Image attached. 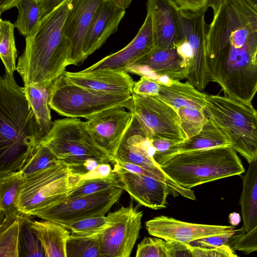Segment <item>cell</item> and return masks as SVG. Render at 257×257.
Wrapping results in <instances>:
<instances>
[{
  "label": "cell",
  "instance_id": "cell-1",
  "mask_svg": "<svg viewBox=\"0 0 257 257\" xmlns=\"http://www.w3.org/2000/svg\"><path fill=\"white\" fill-rule=\"evenodd\" d=\"M211 81L225 95L251 103L257 92V12L245 0H225L206 35Z\"/></svg>",
  "mask_w": 257,
  "mask_h": 257
},
{
  "label": "cell",
  "instance_id": "cell-2",
  "mask_svg": "<svg viewBox=\"0 0 257 257\" xmlns=\"http://www.w3.org/2000/svg\"><path fill=\"white\" fill-rule=\"evenodd\" d=\"M69 2L44 17L35 33L25 37L16 68L24 85L50 87L72 65L71 43L63 31Z\"/></svg>",
  "mask_w": 257,
  "mask_h": 257
},
{
  "label": "cell",
  "instance_id": "cell-3",
  "mask_svg": "<svg viewBox=\"0 0 257 257\" xmlns=\"http://www.w3.org/2000/svg\"><path fill=\"white\" fill-rule=\"evenodd\" d=\"M40 143L24 87L5 71L0 78V173L19 171Z\"/></svg>",
  "mask_w": 257,
  "mask_h": 257
},
{
  "label": "cell",
  "instance_id": "cell-4",
  "mask_svg": "<svg viewBox=\"0 0 257 257\" xmlns=\"http://www.w3.org/2000/svg\"><path fill=\"white\" fill-rule=\"evenodd\" d=\"M160 166L175 182L187 189L245 171L236 152L231 147L178 153Z\"/></svg>",
  "mask_w": 257,
  "mask_h": 257
},
{
  "label": "cell",
  "instance_id": "cell-5",
  "mask_svg": "<svg viewBox=\"0 0 257 257\" xmlns=\"http://www.w3.org/2000/svg\"><path fill=\"white\" fill-rule=\"evenodd\" d=\"M204 110L248 163L257 158V110L251 103L207 94Z\"/></svg>",
  "mask_w": 257,
  "mask_h": 257
},
{
  "label": "cell",
  "instance_id": "cell-6",
  "mask_svg": "<svg viewBox=\"0 0 257 257\" xmlns=\"http://www.w3.org/2000/svg\"><path fill=\"white\" fill-rule=\"evenodd\" d=\"M79 183L78 177L61 161L25 177L16 207L29 216L67 199Z\"/></svg>",
  "mask_w": 257,
  "mask_h": 257
},
{
  "label": "cell",
  "instance_id": "cell-7",
  "mask_svg": "<svg viewBox=\"0 0 257 257\" xmlns=\"http://www.w3.org/2000/svg\"><path fill=\"white\" fill-rule=\"evenodd\" d=\"M49 104L61 116L88 119L114 107H124L131 111L133 101L132 94L96 91L71 83L63 74L50 88Z\"/></svg>",
  "mask_w": 257,
  "mask_h": 257
},
{
  "label": "cell",
  "instance_id": "cell-8",
  "mask_svg": "<svg viewBox=\"0 0 257 257\" xmlns=\"http://www.w3.org/2000/svg\"><path fill=\"white\" fill-rule=\"evenodd\" d=\"M41 143L71 169L89 159L115 162L95 143L85 121L79 118L55 120L50 132Z\"/></svg>",
  "mask_w": 257,
  "mask_h": 257
},
{
  "label": "cell",
  "instance_id": "cell-9",
  "mask_svg": "<svg viewBox=\"0 0 257 257\" xmlns=\"http://www.w3.org/2000/svg\"><path fill=\"white\" fill-rule=\"evenodd\" d=\"M204 9L198 12L179 10V30L175 48L185 59L192 60L188 81L199 91L211 81L207 62L206 35L208 25Z\"/></svg>",
  "mask_w": 257,
  "mask_h": 257
},
{
  "label": "cell",
  "instance_id": "cell-10",
  "mask_svg": "<svg viewBox=\"0 0 257 257\" xmlns=\"http://www.w3.org/2000/svg\"><path fill=\"white\" fill-rule=\"evenodd\" d=\"M143 212L130 204L109 213L99 233L101 257H130L142 227Z\"/></svg>",
  "mask_w": 257,
  "mask_h": 257
},
{
  "label": "cell",
  "instance_id": "cell-11",
  "mask_svg": "<svg viewBox=\"0 0 257 257\" xmlns=\"http://www.w3.org/2000/svg\"><path fill=\"white\" fill-rule=\"evenodd\" d=\"M123 190L113 188L99 193L67 199L34 215L65 225L81 219L104 216L116 203Z\"/></svg>",
  "mask_w": 257,
  "mask_h": 257
},
{
  "label": "cell",
  "instance_id": "cell-12",
  "mask_svg": "<svg viewBox=\"0 0 257 257\" xmlns=\"http://www.w3.org/2000/svg\"><path fill=\"white\" fill-rule=\"evenodd\" d=\"M132 94L131 111L148 137L155 136L177 142L186 140L178 114L172 107L153 96Z\"/></svg>",
  "mask_w": 257,
  "mask_h": 257
},
{
  "label": "cell",
  "instance_id": "cell-13",
  "mask_svg": "<svg viewBox=\"0 0 257 257\" xmlns=\"http://www.w3.org/2000/svg\"><path fill=\"white\" fill-rule=\"evenodd\" d=\"M125 109L112 108L85 121L95 143L114 159L117 147L134 117L132 111Z\"/></svg>",
  "mask_w": 257,
  "mask_h": 257
},
{
  "label": "cell",
  "instance_id": "cell-14",
  "mask_svg": "<svg viewBox=\"0 0 257 257\" xmlns=\"http://www.w3.org/2000/svg\"><path fill=\"white\" fill-rule=\"evenodd\" d=\"M145 226L147 231L152 236L185 243L235 229L232 225L192 223L164 215L147 221Z\"/></svg>",
  "mask_w": 257,
  "mask_h": 257
},
{
  "label": "cell",
  "instance_id": "cell-15",
  "mask_svg": "<svg viewBox=\"0 0 257 257\" xmlns=\"http://www.w3.org/2000/svg\"><path fill=\"white\" fill-rule=\"evenodd\" d=\"M190 69V65L174 48L154 49L124 70L156 80L160 76H166L173 80H181L187 78Z\"/></svg>",
  "mask_w": 257,
  "mask_h": 257
},
{
  "label": "cell",
  "instance_id": "cell-16",
  "mask_svg": "<svg viewBox=\"0 0 257 257\" xmlns=\"http://www.w3.org/2000/svg\"><path fill=\"white\" fill-rule=\"evenodd\" d=\"M154 50L151 16L148 12L145 21L134 39L119 51L103 58L82 70L85 72L106 69L123 70Z\"/></svg>",
  "mask_w": 257,
  "mask_h": 257
},
{
  "label": "cell",
  "instance_id": "cell-17",
  "mask_svg": "<svg viewBox=\"0 0 257 257\" xmlns=\"http://www.w3.org/2000/svg\"><path fill=\"white\" fill-rule=\"evenodd\" d=\"M116 165L120 187L133 199L153 209L166 207L167 197L171 190L167 183L148 176L127 171Z\"/></svg>",
  "mask_w": 257,
  "mask_h": 257
},
{
  "label": "cell",
  "instance_id": "cell-18",
  "mask_svg": "<svg viewBox=\"0 0 257 257\" xmlns=\"http://www.w3.org/2000/svg\"><path fill=\"white\" fill-rule=\"evenodd\" d=\"M105 0H71L63 31L72 47V65H78L87 58L83 51L85 34L97 9Z\"/></svg>",
  "mask_w": 257,
  "mask_h": 257
},
{
  "label": "cell",
  "instance_id": "cell-19",
  "mask_svg": "<svg viewBox=\"0 0 257 257\" xmlns=\"http://www.w3.org/2000/svg\"><path fill=\"white\" fill-rule=\"evenodd\" d=\"M64 76L76 85L115 94H132L135 84L131 75L121 69H106L89 72L65 71Z\"/></svg>",
  "mask_w": 257,
  "mask_h": 257
},
{
  "label": "cell",
  "instance_id": "cell-20",
  "mask_svg": "<svg viewBox=\"0 0 257 257\" xmlns=\"http://www.w3.org/2000/svg\"><path fill=\"white\" fill-rule=\"evenodd\" d=\"M147 12L152 21L154 49L175 48L179 10L173 0H147Z\"/></svg>",
  "mask_w": 257,
  "mask_h": 257
},
{
  "label": "cell",
  "instance_id": "cell-21",
  "mask_svg": "<svg viewBox=\"0 0 257 257\" xmlns=\"http://www.w3.org/2000/svg\"><path fill=\"white\" fill-rule=\"evenodd\" d=\"M125 14L110 0L104 1L97 9L85 36L83 51L86 58L99 49L118 29Z\"/></svg>",
  "mask_w": 257,
  "mask_h": 257
},
{
  "label": "cell",
  "instance_id": "cell-22",
  "mask_svg": "<svg viewBox=\"0 0 257 257\" xmlns=\"http://www.w3.org/2000/svg\"><path fill=\"white\" fill-rule=\"evenodd\" d=\"M158 95L154 97L176 110L180 107L204 110L207 94L198 90L188 81L173 80L167 84H160Z\"/></svg>",
  "mask_w": 257,
  "mask_h": 257
},
{
  "label": "cell",
  "instance_id": "cell-23",
  "mask_svg": "<svg viewBox=\"0 0 257 257\" xmlns=\"http://www.w3.org/2000/svg\"><path fill=\"white\" fill-rule=\"evenodd\" d=\"M30 225L38 237L45 257H66V246L70 231L57 222L30 219Z\"/></svg>",
  "mask_w": 257,
  "mask_h": 257
},
{
  "label": "cell",
  "instance_id": "cell-24",
  "mask_svg": "<svg viewBox=\"0 0 257 257\" xmlns=\"http://www.w3.org/2000/svg\"><path fill=\"white\" fill-rule=\"evenodd\" d=\"M242 176V189L239 199L244 233L257 226V158L248 163Z\"/></svg>",
  "mask_w": 257,
  "mask_h": 257
},
{
  "label": "cell",
  "instance_id": "cell-25",
  "mask_svg": "<svg viewBox=\"0 0 257 257\" xmlns=\"http://www.w3.org/2000/svg\"><path fill=\"white\" fill-rule=\"evenodd\" d=\"M50 87L38 85H24L27 99L34 114L41 143L50 132L51 120L49 96Z\"/></svg>",
  "mask_w": 257,
  "mask_h": 257
},
{
  "label": "cell",
  "instance_id": "cell-26",
  "mask_svg": "<svg viewBox=\"0 0 257 257\" xmlns=\"http://www.w3.org/2000/svg\"><path fill=\"white\" fill-rule=\"evenodd\" d=\"M24 179L21 171L0 173L1 222L8 221L20 214L16 202Z\"/></svg>",
  "mask_w": 257,
  "mask_h": 257
},
{
  "label": "cell",
  "instance_id": "cell-27",
  "mask_svg": "<svg viewBox=\"0 0 257 257\" xmlns=\"http://www.w3.org/2000/svg\"><path fill=\"white\" fill-rule=\"evenodd\" d=\"M220 147H231L230 141L215 122L208 118L197 135L179 143L178 153Z\"/></svg>",
  "mask_w": 257,
  "mask_h": 257
},
{
  "label": "cell",
  "instance_id": "cell-28",
  "mask_svg": "<svg viewBox=\"0 0 257 257\" xmlns=\"http://www.w3.org/2000/svg\"><path fill=\"white\" fill-rule=\"evenodd\" d=\"M18 10L15 27L25 37L35 33L42 20L41 8L36 0H21L17 7Z\"/></svg>",
  "mask_w": 257,
  "mask_h": 257
},
{
  "label": "cell",
  "instance_id": "cell-29",
  "mask_svg": "<svg viewBox=\"0 0 257 257\" xmlns=\"http://www.w3.org/2000/svg\"><path fill=\"white\" fill-rule=\"evenodd\" d=\"M14 24L0 20V57L5 71L13 74L16 71L18 56L14 36Z\"/></svg>",
  "mask_w": 257,
  "mask_h": 257
},
{
  "label": "cell",
  "instance_id": "cell-30",
  "mask_svg": "<svg viewBox=\"0 0 257 257\" xmlns=\"http://www.w3.org/2000/svg\"><path fill=\"white\" fill-rule=\"evenodd\" d=\"M99 233L89 235L71 233L66 243V257H101Z\"/></svg>",
  "mask_w": 257,
  "mask_h": 257
},
{
  "label": "cell",
  "instance_id": "cell-31",
  "mask_svg": "<svg viewBox=\"0 0 257 257\" xmlns=\"http://www.w3.org/2000/svg\"><path fill=\"white\" fill-rule=\"evenodd\" d=\"M21 213L8 222L1 225L0 256L18 257L20 256V234Z\"/></svg>",
  "mask_w": 257,
  "mask_h": 257
},
{
  "label": "cell",
  "instance_id": "cell-32",
  "mask_svg": "<svg viewBox=\"0 0 257 257\" xmlns=\"http://www.w3.org/2000/svg\"><path fill=\"white\" fill-rule=\"evenodd\" d=\"M59 161L46 145L40 143L34 148L19 171L25 178L50 167Z\"/></svg>",
  "mask_w": 257,
  "mask_h": 257
},
{
  "label": "cell",
  "instance_id": "cell-33",
  "mask_svg": "<svg viewBox=\"0 0 257 257\" xmlns=\"http://www.w3.org/2000/svg\"><path fill=\"white\" fill-rule=\"evenodd\" d=\"M29 215L21 213L20 249L24 256H45V252L37 234L32 228Z\"/></svg>",
  "mask_w": 257,
  "mask_h": 257
},
{
  "label": "cell",
  "instance_id": "cell-34",
  "mask_svg": "<svg viewBox=\"0 0 257 257\" xmlns=\"http://www.w3.org/2000/svg\"><path fill=\"white\" fill-rule=\"evenodd\" d=\"M115 161L133 163L160 175H166L154 159L137 151L121 140L115 152Z\"/></svg>",
  "mask_w": 257,
  "mask_h": 257
},
{
  "label": "cell",
  "instance_id": "cell-35",
  "mask_svg": "<svg viewBox=\"0 0 257 257\" xmlns=\"http://www.w3.org/2000/svg\"><path fill=\"white\" fill-rule=\"evenodd\" d=\"M180 127L186 139L197 135L208 117L204 110L188 107H180L177 110Z\"/></svg>",
  "mask_w": 257,
  "mask_h": 257
},
{
  "label": "cell",
  "instance_id": "cell-36",
  "mask_svg": "<svg viewBox=\"0 0 257 257\" xmlns=\"http://www.w3.org/2000/svg\"><path fill=\"white\" fill-rule=\"evenodd\" d=\"M117 167V166H116ZM116 173L108 177L85 180L80 181L78 186L69 194L67 199H72L100 192L115 187H120Z\"/></svg>",
  "mask_w": 257,
  "mask_h": 257
},
{
  "label": "cell",
  "instance_id": "cell-37",
  "mask_svg": "<svg viewBox=\"0 0 257 257\" xmlns=\"http://www.w3.org/2000/svg\"><path fill=\"white\" fill-rule=\"evenodd\" d=\"M108 221L107 216L104 215L81 219L64 226L69 229L71 234L89 235L102 231L107 227Z\"/></svg>",
  "mask_w": 257,
  "mask_h": 257
},
{
  "label": "cell",
  "instance_id": "cell-38",
  "mask_svg": "<svg viewBox=\"0 0 257 257\" xmlns=\"http://www.w3.org/2000/svg\"><path fill=\"white\" fill-rule=\"evenodd\" d=\"M166 240L156 236L145 237L138 244L136 257H167Z\"/></svg>",
  "mask_w": 257,
  "mask_h": 257
},
{
  "label": "cell",
  "instance_id": "cell-39",
  "mask_svg": "<svg viewBox=\"0 0 257 257\" xmlns=\"http://www.w3.org/2000/svg\"><path fill=\"white\" fill-rule=\"evenodd\" d=\"M151 138L156 149L154 160L159 165L178 153V145L180 142L155 136H152Z\"/></svg>",
  "mask_w": 257,
  "mask_h": 257
},
{
  "label": "cell",
  "instance_id": "cell-40",
  "mask_svg": "<svg viewBox=\"0 0 257 257\" xmlns=\"http://www.w3.org/2000/svg\"><path fill=\"white\" fill-rule=\"evenodd\" d=\"M240 233H244L242 228L238 229H234L227 232L198 239L191 241L189 244L192 246L201 247L230 246V242L236 237V235Z\"/></svg>",
  "mask_w": 257,
  "mask_h": 257
},
{
  "label": "cell",
  "instance_id": "cell-41",
  "mask_svg": "<svg viewBox=\"0 0 257 257\" xmlns=\"http://www.w3.org/2000/svg\"><path fill=\"white\" fill-rule=\"evenodd\" d=\"M230 247L234 251L246 254L257 251V226L249 232L237 234L231 242Z\"/></svg>",
  "mask_w": 257,
  "mask_h": 257
},
{
  "label": "cell",
  "instance_id": "cell-42",
  "mask_svg": "<svg viewBox=\"0 0 257 257\" xmlns=\"http://www.w3.org/2000/svg\"><path fill=\"white\" fill-rule=\"evenodd\" d=\"M189 244V243H188ZM193 257H234L237 255L230 246L201 247L189 244Z\"/></svg>",
  "mask_w": 257,
  "mask_h": 257
},
{
  "label": "cell",
  "instance_id": "cell-43",
  "mask_svg": "<svg viewBox=\"0 0 257 257\" xmlns=\"http://www.w3.org/2000/svg\"><path fill=\"white\" fill-rule=\"evenodd\" d=\"M160 89V84L156 79L142 76L139 81L135 82L133 93L155 97L158 95Z\"/></svg>",
  "mask_w": 257,
  "mask_h": 257
},
{
  "label": "cell",
  "instance_id": "cell-44",
  "mask_svg": "<svg viewBox=\"0 0 257 257\" xmlns=\"http://www.w3.org/2000/svg\"><path fill=\"white\" fill-rule=\"evenodd\" d=\"M167 257H193L189 244L173 240H166Z\"/></svg>",
  "mask_w": 257,
  "mask_h": 257
},
{
  "label": "cell",
  "instance_id": "cell-45",
  "mask_svg": "<svg viewBox=\"0 0 257 257\" xmlns=\"http://www.w3.org/2000/svg\"><path fill=\"white\" fill-rule=\"evenodd\" d=\"M206 0H173L181 11L198 12L204 9ZM205 10V9H204Z\"/></svg>",
  "mask_w": 257,
  "mask_h": 257
},
{
  "label": "cell",
  "instance_id": "cell-46",
  "mask_svg": "<svg viewBox=\"0 0 257 257\" xmlns=\"http://www.w3.org/2000/svg\"><path fill=\"white\" fill-rule=\"evenodd\" d=\"M70 1L71 0H43L39 3L41 11L42 19L55 8Z\"/></svg>",
  "mask_w": 257,
  "mask_h": 257
},
{
  "label": "cell",
  "instance_id": "cell-47",
  "mask_svg": "<svg viewBox=\"0 0 257 257\" xmlns=\"http://www.w3.org/2000/svg\"><path fill=\"white\" fill-rule=\"evenodd\" d=\"M225 0H206L204 9L206 12L209 8H211L213 12V16L218 12Z\"/></svg>",
  "mask_w": 257,
  "mask_h": 257
},
{
  "label": "cell",
  "instance_id": "cell-48",
  "mask_svg": "<svg viewBox=\"0 0 257 257\" xmlns=\"http://www.w3.org/2000/svg\"><path fill=\"white\" fill-rule=\"evenodd\" d=\"M21 0H0V14L12 8L17 7Z\"/></svg>",
  "mask_w": 257,
  "mask_h": 257
},
{
  "label": "cell",
  "instance_id": "cell-49",
  "mask_svg": "<svg viewBox=\"0 0 257 257\" xmlns=\"http://www.w3.org/2000/svg\"><path fill=\"white\" fill-rule=\"evenodd\" d=\"M228 219L230 224L233 226L238 225L241 221L240 216L237 212L231 213L229 215Z\"/></svg>",
  "mask_w": 257,
  "mask_h": 257
},
{
  "label": "cell",
  "instance_id": "cell-50",
  "mask_svg": "<svg viewBox=\"0 0 257 257\" xmlns=\"http://www.w3.org/2000/svg\"><path fill=\"white\" fill-rule=\"evenodd\" d=\"M118 7L126 9L133 0H110Z\"/></svg>",
  "mask_w": 257,
  "mask_h": 257
},
{
  "label": "cell",
  "instance_id": "cell-51",
  "mask_svg": "<svg viewBox=\"0 0 257 257\" xmlns=\"http://www.w3.org/2000/svg\"><path fill=\"white\" fill-rule=\"evenodd\" d=\"M247 3L257 12V0H245Z\"/></svg>",
  "mask_w": 257,
  "mask_h": 257
},
{
  "label": "cell",
  "instance_id": "cell-52",
  "mask_svg": "<svg viewBox=\"0 0 257 257\" xmlns=\"http://www.w3.org/2000/svg\"><path fill=\"white\" fill-rule=\"evenodd\" d=\"M36 1L39 3L40 2H42L43 0H36Z\"/></svg>",
  "mask_w": 257,
  "mask_h": 257
}]
</instances>
